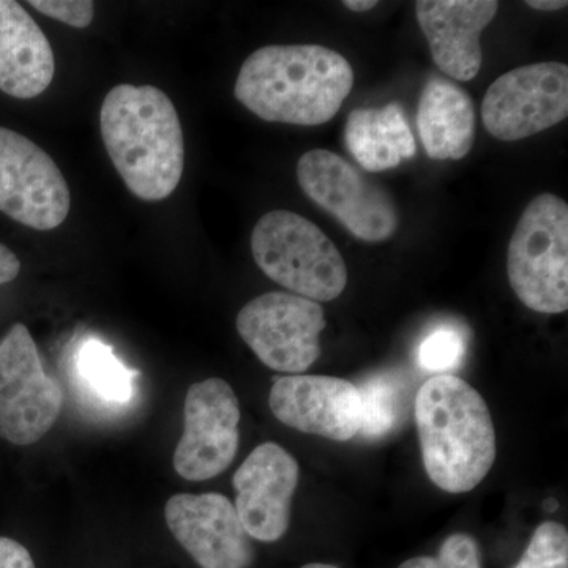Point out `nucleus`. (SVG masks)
I'll use <instances>...</instances> for the list:
<instances>
[{"instance_id":"nucleus-17","label":"nucleus","mask_w":568,"mask_h":568,"mask_svg":"<svg viewBox=\"0 0 568 568\" xmlns=\"http://www.w3.org/2000/svg\"><path fill=\"white\" fill-rule=\"evenodd\" d=\"M417 130L429 159H465L476 141V108L469 92L447 78H429L418 100Z\"/></svg>"},{"instance_id":"nucleus-10","label":"nucleus","mask_w":568,"mask_h":568,"mask_svg":"<svg viewBox=\"0 0 568 568\" xmlns=\"http://www.w3.org/2000/svg\"><path fill=\"white\" fill-rule=\"evenodd\" d=\"M69 183L54 160L24 134L0 126V212L37 231L69 216Z\"/></svg>"},{"instance_id":"nucleus-20","label":"nucleus","mask_w":568,"mask_h":568,"mask_svg":"<svg viewBox=\"0 0 568 568\" xmlns=\"http://www.w3.org/2000/svg\"><path fill=\"white\" fill-rule=\"evenodd\" d=\"M77 369L89 388L108 403H126L133 395L136 373L130 372L115 357L110 346L97 338H88L78 347Z\"/></svg>"},{"instance_id":"nucleus-5","label":"nucleus","mask_w":568,"mask_h":568,"mask_svg":"<svg viewBox=\"0 0 568 568\" xmlns=\"http://www.w3.org/2000/svg\"><path fill=\"white\" fill-rule=\"evenodd\" d=\"M507 275L532 312H567L568 205L562 197L544 193L530 201L508 244Z\"/></svg>"},{"instance_id":"nucleus-16","label":"nucleus","mask_w":568,"mask_h":568,"mask_svg":"<svg viewBox=\"0 0 568 568\" xmlns=\"http://www.w3.org/2000/svg\"><path fill=\"white\" fill-rule=\"evenodd\" d=\"M50 40L21 3L0 0V91L14 99L41 95L54 80Z\"/></svg>"},{"instance_id":"nucleus-4","label":"nucleus","mask_w":568,"mask_h":568,"mask_svg":"<svg viewBox=\"0 0 568 568\" xmlns=\"http://www.w3.org/2000/svg\"><path fill=\"white\" fill-rule=\"evenodd\" d=\"M254 263L272 282L313 302L339 297L347 268L334 242L305 216L291 211L265 213L252 234Z\"/></svg>"},{"instance_id":"nucleus-28","label":"nucleus","mask_w":568,"mask_h":568,"mask_svg":"<svg viewBox=\"0 0 568 568\" xmlns=\"http://www.w3.org/2000/svg\"><path fill=\"white\" fill-rule=\"evenodd\" d=\"M343 6L347 10L355 11V13H364V11L375 9L377 2L376 0H346V2H343Z\"/></svg>"},{"instance_id":"nucleus-12","label":"nucleus","mask_w":568,"mask_h":568,"mask_svg":"<svg viewBox=\"0 0 568 568\" xmlns=\"http://www.w3.org/2000/svg\"><path fill=\"white\" fill-rule=\"evenodd\" d=\"M164 519L175 540L201 568L252 566V538L226 496L181 493L168 499Z\"/></svg>"},{"instance_id":"nucleus-1","label":"nucleus","mask_w":568,"mask_h":568,"mask_svg":"<svg viewBox=\"0 0 568 568\" xmlns=\"http://www.w3.org/2000/svg\"><path fill=\"white\" fill-rule=\"evenodd\" d=\"M354 88L346 58L321 44H271L246 58L234 95L267 122L315 126L338 114Z\"/></svg>"},{"instance_id":"nucleus-9","label":"nucleus","mask_w":568,"mask_h":568,"mask_svg":"<svg viewBox=\"0 0 568 568\" xmlns=\"http://www.w3.org/2000/svg\"><path fill=\"white\" fill-rule=\"evenodd\" d=\"M568 115V67L541 62L497 78L484 97L481 121L493 138L519 141L558 125Z\"/></svg>"},{"instance_id":"nucleus-27","label":"nucleus","mask_w":568,"mask_h":568,"mask_svg":"<svg viewBox=\"0 0 568 568\" xmlns=\"http://www.w3.org/2000/svg\"><path fill=\"white\" fill-rule=\"evenodd\" d=\"M526 6L538 11H558L566 9L568 3L566 0H528Z\"/></svg>"},{"instance_id":"nucleus-3","label":"nucleus","mask_w":568,"mask_h":568,"mask_svg":"<svg viewBox=\"0 0 568 568\" xmlns=\"http://www.w3.org/2000/svg\"><path fill=\"white\" fill-rule=\"evenodd\" d=\"M426 474L447 493L473 491L496 462V429L487 402L462 377L437 375L414 399Z\"/></svg>"},{"instance_id":"nucleus-6","label":"nucleus","mask_w":568,"mask_h":568,"mask_svg":"<svg viewBox=\"0 0 568 568\" xmlns=\"http://www.w3.org/2000/svg\"><path fill=\"white\" fill-rule=\"evenodd\" d=\"M297 181L306 196L355 237L384 242L396 233L399 213L392 194L342 156L324 149L304 153Z\"/></svg>"},{"instance_id":"nucleus-2","label":"nucleus","mask_w":568,"mask_h":568,"mask_svg":"<svg viewBox=\"0 0 568 568\" xmlns=\"http://www.w3.org/2000/svg\"><path fill=\"white\" fill-rule=\"evenodd\" d=\"M104 149L126 189L148 203L163 201L181 183L185 145L170 97L155 85L119 84L100 111Z\"/></svg>"},{"instance_id":"nucleus-19","label":"nucleus","mask_w":568,"mask_h":568,"mask_svg":"<svg viewBox=\"0 0 568 568\" xmlns=\"http://www.w3.org/2000/svg\"><path fill=\"white\" fill-rule=\"evenodd\" d=\"M409 386L398 373H379L357 387L362 424L358 435L366 440L383 439L398 428L409 409Z\"/></svg>"},{"instance_id":"nucleus-22","label":"nucleus","mask_w":568,"mask_h":568,"mask_svg":"<svg viewBox=\"0 0 568 568\" xmlns=\"http://www.w3.org/2000/svg\"><path fill=\"white\" fill-rule=\"evenodd\" d=\"M465 353V338L457 328L439 327L426 335L418 347V364L426 372L446 375L462 365Z\"/></svg>"},{"instance_id":"nucleus-21","label":"nucleus","mask_w":568,"mask_h":568,"mask_svg":"<svg viewBox=\"0 0 568 568\" xmlns=\"http://www.w3.org/2000/svg\"><path fill=\"white\" fill-rule=\"evenodd\" d=\"M514 568H568V532L556 521L541 523Z\"/></svg>"},{"instance_id":"nucleus-8","label":"nucleus","mask_w":568,"mask_h":568,"mask_svg":"<svg viewBox=\"0 0 568 568\" xmlns=\"http://www.w3.org/2000/svg\"><path fill=\"white\" fill-rule=\"evenodd\" d=\"M235 325L265 366L298 375L320 357V336L327 323L317 302L290 293H267L250 301L239 312Z\"/></svg>"},{"instance_id":"nucleus-13","label":"nucleus","mask_w":568,"mask_h":568,"mask_svg":"<svg viewBox=\"0 0 568 568\" xmlns=\"http://www.w3.org/2000/svg\"><path fill=\"white\" fill-rule=\"evenodd\" d=\"M297 459L275 443L254 448L235 470V510L250 538L274 544L290 529L291 506L297 489Z\"/></svg>"},{"instance_id":"nucleus-7","label":"nucleus","mask_w":568,"mask_h":568,"mask_svg":"<svg viewBox=\"0 0 568 568\" xmlns=\"http://www.w3.org/2000/svg\"><path fill=\"white\" fill-rule=\"evenodd\" d=\"M62 407V387L44 372L31 332L11 325L0 339V436L32 446L51 432Z\"/></svg>"},{"instance_id":"nucleus-25","label":"nucleus","mask_w":568,"mask_h":568,"mask_svg":"<svg viewBox=\"0 0 568 568\" xmlns=\"http://www.w3.org/2000/svg\"><path fill=\"white\" fill-rule=\"evenodd\" d=\"M0 568H37L29 549L20 541L0 537Z\"/></svg>"},{"instance_id":"nucleus-15","label":"nucleus","mask_w":568,"mask_h":568,"mask_svg":"<svg viewBox=\"0 0 568 568\" xmlns=\"http://www.w3.org/2000/svg\"><path fill=\"white\" fill-rule=\"evenodd\" d=\"M496 0H418L416 14L433 61L448 77L470 81L484 61L481 32L495 20Z\"/></svg>"},{"instance_id":"nucleus-11","label":"nucleus","mask_w":568,"mask_h":568,"mask_svg":"<svg viewBox=\"0 0 568 568\" xmlns=\"http://www.w3.org/2000/svg\"><path fill=\"white\" fill-rule=\"evenodd\" d=\"M241 405L233 387L220 377L189 388L183 405V433L175 447V473L189 481L223 474L239 450Z\"/></svg>"},{"instance_id":"nucleus-14","label":"nucleus","mask_w":568,"mask_h":568,"mask_svg":"<svg viewBox=\"0 0 568 568\" xmlns=\"http://www.w3.org/2000/svg\"><path fill=\"white\" fill-rule=\"evenodd\" d=\"M268 405L283 425L306 435L346 443L361 432V395L355 384L342 377H280L271 388Z\"/></svg>"},{"instance_id":"nucleus-26","label":"nucleus","mask_w":568,"mask_h":568,"mask_svg":"<svg viewBox=\"0 0 568 568\" xmlns=\"http://www.w3.org/2000/svg\"><path fill=\"white\" fill-rule=\"evenodd\" d=\"M21 263L9 246L0 244V286L13 282L20 275Z\"/></svg>"},{"instance_id":"nucleus-23","label":"nucleus","mask_w":568,"mask_h":568,"mask_svg":"<svg viewBox=\"0 0 568 568\" xmlns=\"http://www.w3.org/2000/svg\"><path fill=\"white\" fill-rule=\"evenodd\" d=\"M398 568H481L480 549L476 538L454 534L444 540L437 556H418Z\"/></svg>"},{"instance_id":"nucleus-29","label":"nucleus","mask_w":568,"mask_h":568,"mask_svg":"<svg viewBox=\"0 0 568 568\" xmlns=\"http://www.w3.org/2000/svg\"><path fill=\"white\" fill-rule=\"evenodd\" d=\"M302 568H339V567H336V566H331V564H306V566L302 567Z\"/></svg>"},{"instance_id":"nucleus-24","label":"nucleus","mask_w":568,"mask_h":568,"mask_svg":"<svg viewBox=\"0 0 568 568\" xmlns=\"http://www.w3.org/2000/svg\"><path fill=\"white\" fill-rule=\"evenodd\" d=\"M29 6L44 17L65 22L77 29L89 28L95 13V6L89 0H31Z\"/></svg>"},{"instance_id":"nucleus-18","label":"nucleus","mask_w":568,"mask_h":568,"mask_svg":"<svg viewBox=\"0 0 568 568\" xmlns=\"http://www.w3.org/2000/svg\"><path fill=\"white\" fill-rule=\"evenodd\" d=\"M346 149L369 173L392 170L416 155V140L398 103L351 111Z\"/></svg>"}]
</instances>
